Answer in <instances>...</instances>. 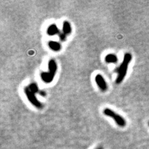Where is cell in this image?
I'll return each mask as SVG.
<instances>
[{
	"mask_svg": "<svg viewBox=\"0 0 149 149\" xmlns=\"http://www.w3.org/2000/svg\"><path fill=\"white\" fill-rule=\"evenodd\" d=\"M132 55L130 53H125L123 62L121 63L120 67L118 70V77L116 80V83L117 84H120L123 82L124 78L126 76L127 72V69L130 62L132 60Z\"/></svg>",
	"mask_w": 149,
	"mask_h": 149,
	"instance_id": "cell-1",
	"label": "cell"
},
{
	"mask_svg": "<svg viewBox=\"0 0 149 149\" xmlns=\"http://www.w3.org/2000/svg\"><path fill=\"white\" fill-rule=\"evenodd\" d=\"M49 72H43L41 73V78L46 83H50L52 82L55 76L56 72L57 70V65L55 60L54 59H51L49 62Z\"/></svg>",
	"mask_w": 149,
	"mask_h": 149,
	"instance_id": "cell-2",
	"label": "cell"
},
{
	"mask_svg": "<svg viewBox=\"0 0 149 149\" xmlns=\"http://www.w3.org/2000/svg\"><path fill=\"white\" fill-rule=\"evenodd\" d=\"M103 114L106 116L113 118L114 120L116 122L119 127H124L126 125V121L122 117V116L118 114V113H115L114 111L109 108H105L103 110Z\"/></svg>",
	"mask_w": 149,
	"mask_h": 149,
	"instance_id": "cell-3",
	"label": "cell"
},
{
	"mask_svg": "<svg viewBox=\"0 0 149 149\" xmlns=\"http://www.w3.org/2000/svg\"><path fill=\"white\" fill-rule=\"evenodd\" d=\"M24 91L27 98L30 101V102L32 105H34L36 108L38 109H42L43 108V104L37 100L34 93H32L29 90V88L26 87Z\"/></svg>",
	"mask_w": 149,
	"mask_h": 149,
	"instance_id": "cell-4",
	"label": "cell"
},
{
	"mask_svg": "<svg viewBox=\"0 0 149 149\" xmlns=\"http://www.w3.org/2000/svg\"><path fill=\"white\" fill-rule=\"evenodd\" d=\"M95 81L97 84V85L98 86V87L102 91H105L108 89V85H107V83L101 74H97L95 77Z\"/></svg>",
	"mask_w": 149,
	"mask_h": 149,
	"instance_id": "cell-5",
	"label": "cell"
},
{
	"mask_svg": "<svg viewBox=\"0 0 149 149\" xmlns=\"http://www.w3.org/2000/svg\"><path fill=\"white\" fill-rule=\"evenodd\" d=\"M47 32L49 36H52L56 34H59L60 32L58 29V27L55 24H52L49 26L47 31Z\"/></svg>",
	"mask_w": 149,
	"mask_h": 149,
	"instance_id": "cell-6",
	"label": "cell"
},
{
	"mask_svg": "<svg viewBox=\"0 0 149 149\" xmlns=\"http://www.w3.org/2000/svg\"><path fill=\"white\" fill-rule=\"evenodd\" d=\"M63 33L67 36L72 33V27L71 24L68 21H65L63 23V28H62Z\"/></svg>",
	"mask_w": 149,
	"mask_h": 149,
	"instance_id": "cell-7",
	"label": "cell"
},
{
	"mask_svg": "<svg viewBox=\"0 0 149 149\" xmlns=\"http://www.w3.org/2000/svg\"><path fill=\"white\" fill-rule=\"evenodd\" d=\"M105 61L108 63H116L118 61V57L115 54H109L105 57Z\"/></svg>",
	"mask_w": 149,
	"mask_h": 149,
	"instance_id": "cell-8",
	"label": "cell"
},
{
	"mask_svg": "<svg viewBox=\"0 0 149 149\" xmlns=\"http://www.w3.org/2000/svg\"><path fill=\"white\" fill-rule=\"evenodd\" d=\"M49 46L50 49L55 52H58L62 49L61 44L55 41H50L49 42Z\"/></svg>",
	"mask_w": 149,
	"mask_h": 149,
	"instance_id": "cell-9",
	"label": "cell"
},
{
	"mask_svg": "<svg viewBox=\"0 0 149 149\" xmlns=\"http://www.w3.org/2000/svg\"><path fill=\"white\" fill-rule=\"evenodd\" d=\"M28 88H29V90H30L32 93H34V94H36V93L38 92V91H39L38 86H37V84H36V83H34L30 84L29 86H28Z\"/></svg>",
	"mask_w": 149,
	"mask_h": 149,
	"instance_id": "cell-10",
	"label": "cell"
},
{
	"mask_svg": "<svg viewBox=\"0 0 149 149\" xmlns=\"http://www.w3.org/2000/svg\"><path fill=\"white\" fill-rule=\"evenodd\" d=\"M66 35H65L64 33H60L59 34V37L60 40L62 41H65L66 40Z\"/></svg>",
	"mask_w": 149,
	"mask_h": 149,
	"instance_id": "cell-11",
	"label": "cell"
},
{
	"mask_svg": "<svg viewBox=\"0 0 149 149\" xmlns=\"http://www.w3.org/2000/svg\"><path fill=\"white\" fill-rule=\"evenodd\" d=\"M95 149H103V147H101V146H100V147H98L96 148Z\"/></svg>",
	"mask_w": 149,
	"mask_h": 149,
	"instance_id": "cell-12",
	"label": "cell"
},
{
	"mask_svg": "<svg viewBox=\"0 0 149 149\" xmlns=\"http://www.w3.org/2000/svg\"><path fill=\"white\" fill-rule=\"evenodd\" d=\"M148 125H149V123H148Z\"/></svg>",
	"mask_w": 149,
	"mask_h": 149,
	"instance_id": "cell-13",
	"label": "cell"
}]
</instances>
